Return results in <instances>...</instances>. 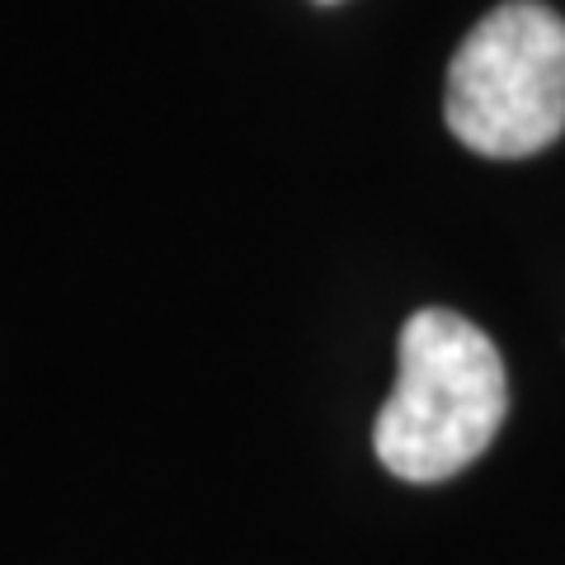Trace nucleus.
Returning a JSON list of instances; mask_svg holds the SVG:
<instances>
[{
	"instance_id": "obj_1",
	"label": "nucleus",
	"mask_w": 565,
	"mask_h": 565,
	"mask_svg": "<svg viewBox=\"0 0 565 565\" xmlns=\"http://www.w3.org/2000/svg\"><path fill=\"white\" fill-rule=\"evenodd\" d=\"M509 415L494 340L467 316L424 307L401 326L396 386L373 424L377 462L415 486L467 471Z\"/></svg>"
},
{
	"instance_id": "obj_2",
	"label": "nucleus",
	"mask_w": 565,
	"mask_h": 565,
	"mask_svg": "<svg viewBox=\"0 0 565 565\" xmlns=\"http://www.w3.org/2000/svg\"><path fill=\"white\" fill-rule=\"evenodd\" d=\"M452 137L490 161L537 156L565 132V20L509 0L476 24L448 66Z\"/></svg>"
},
{
	"instance_id": "obj_3",
	"label": "nucleus",
	"mask_w": 565,
	"mask_h": 565,
	"mask_svg": "<svg viewBox=\"0 0 565 565\" xmlns=\"http://www.w3.org/2000/svg\"><path fill=\"white\" fill-rule=\"evenodd\" d=\"M321 6H334V0H321Z\"/></svg>"
}]
</instances>
